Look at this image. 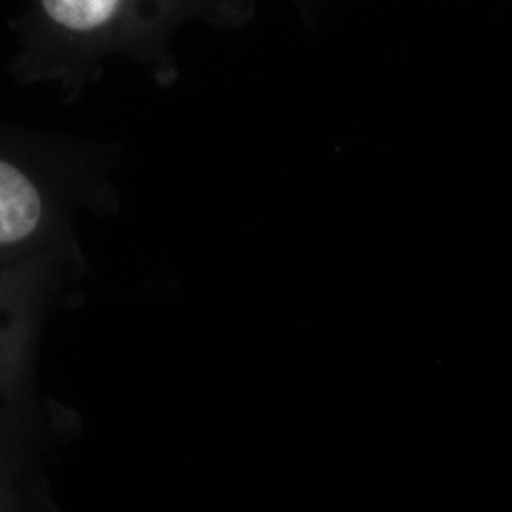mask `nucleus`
<instances>
[{
    "instance_id": "2",
    "label": "nucleus",
    "mask_w": 512,
    "mask_h": 512,
    "mask_svg": "<svg viewBox=\"0 0 512 512\" xmlns=\"http://www.w3.org/2000/svg\"><path fill=\"white\" fill-rule=\"evenodd\" d=\"M44 16L71 31H92L107 23L120 0H38Z\"/></svg>"
},
{
    "instance_id": "1",
    "label": "nucleus",
    "mask_w": 512,
    "mask_h": 512,
    "mask_svg": "<svg viewBox=\"0 0 512 512\" xmlns=\"http://www.w3.org/2000/svg\"><path fill=\"white\" fill-rule=\"evenodd\" d=\"M42 220L37 184L19 165L0 158V247L31 238Z\"/></svg>"
}]
</instances>
